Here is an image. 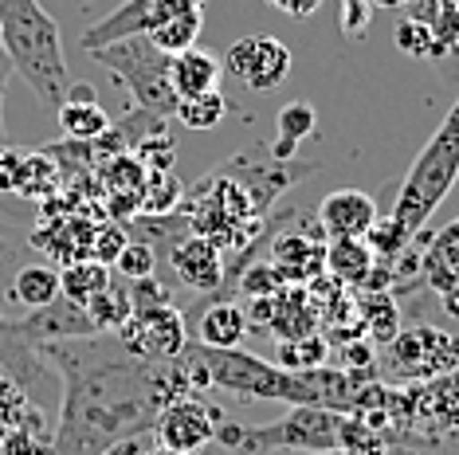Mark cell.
Returning a JSON list of instances; mask_svg holds the SVG:
<instances>
[{"instance_id":"6da1fadb","label":"cell","mask_w":459,"mask_h":455,"mask_svg":"<svg viewBox=\"0 0 459 455\" xmlns=\"http://www.w3.org/2000/svg\"><path fill=\"white\" fill-rule=\"evenodd\" d=\"M39 357L64 377L48 455H102L122 440L150 436L158 412L193 392L181 357L142 361L114 334L44 341Z\"/></svg>"},{"instance_id":"7a4b0ae2","label":"cell","mask_w":459,"mask_h":455,"mask_svg":"<svg viewBox=\"0 0 459 455\" xmlns=\"http://www.w3.org/2000/svg\"><path fill=\"white\" fill-rule=\"evenodd\" d=\"M0 51L48 110L64 107L67 56L59 20L39 0H0Z\"/></svg>"},{"instance_id":"3957f363","label":"cell","mask_w":459,"mask_h":455,"mask_svg":"<svg viewBox=\"0 0 459 455\" xmlns=\"http://www.w3.org/2000/svg\"><path fill=\"white\" fill-rule=\"evenodd\" d=\"M455 181H459V99L452 102V110L444 114V122L436 126L428 146L416 153V161L404 173L401 193H396L393 204V220H401L412 236H420L424 224L432 220V212L444 204V196L455 189Z\"/></svg>"},{"instance_id":"277c9868","label":"cell","mask_w":459,"mask_h":455,"mask_svg":"<svg viewBox=\"0 0 459 455\" xmlns=\"http://www.w3.org/2000/svg\"><path fill=\"white\" fill-rule=\"evenodd\" d=\"M346 412L318 408V405H290L287 416L244 428V424L221 420L216 443L232 455H275V451H338V428Z\"/></svg>"},{"instance_id":"5b68a950","label":"cell","mask_w":459,"mask_h":455,"mask_svg":"<svg viewBox=\"0 0 459 455\" xmlns=\"http://www.w3.org/2000/svg\"><path fill=\"white\" fill-rule=\"evenodd\" d=\"M91 59H99L122 87L130 90L134 110L153 114V118H173L177 95L169 82V56L150 44V36H130L118 44H107L91 51Z\"/></svg>"},{"instance_id":"8992f818","label":"cell","mask_w":459,"mask_h":455,"mask_svg":"<svg viewBox=\"0 0 459 455\" xmlns=\"http://www.w3.org/2000/svg\"><path fill=\"white\" fill-rule=\"evenodd\" d=\"M455 365H459V338L440 326H428V322L401 330L381 354L385 377L401 381V385L440 381L444 373H452Z\"/></svg>"},{"instance_id":"52a82bcc","label":"cell","mask_w":459,"mask_h":455,"mask_svg":"<svg viewBox=\"0 0 459 455\" xmlns=\"http://www.w3.org/2000/svg\"><path fill=\"white\" fill-rule=\"evenodd\" d=\"M221 420H224L221 408H212L208 400L189 392V397H177L158 412V420H153V443H161V448H169V451L196 455V451H204L208 443H216Z\"/></svg>"},{"instance_id":"ba28073f","label":"cell","mask_w":459,"mask_h":455,"mask_svg":"<svg viewBox=\"0 0 459 455\" xmlns=\"http://www.w3.org/2000/svg\"><path fill=\"white\" fill-rule=\"evenodd\" d=\"M114 338L142 361H173V357H181L185 341H189V326H185V314L173 303L145 306V310H134L130 322Z\"/></svg>"},{"instance_id":"9c48e42d","label":"cell","mask_w":459,"mask_h":455,"mask_svg":"<svg viewBox=\"0 0 459 455\" xmlns=\"http://www.w3.org/2000/svg\"><path fill=\"white\" fill-rule=\"evenodd\" d=\"M204 0H122L114 13H107L99 24H91L82 32V51H99L107 44H118V39L130 36H145L158 24L173 20L177 13H189V8H201Z\"/></svg>"},{"instance_id":"30bf717a","label":"cell","mask_w":459,"mask_h":455,"mask_svg":"<svg viewBox=\"0 0 459 455\" xmlns=\"http://www.w3.org/2000/svg\"><path fill=\"white\" fill-rule=\"evenodd\" d=\"M224 75L252 90H275L290 75V47L275 36H244L224 51Z\"/></svg>"},{"instance_id":"8fae6325","label":"cell","mask_w":459,"mask_h":455,"mask_svg":"<svg viewBox=\"0 0 459 455\" xmlns=\"http://www.w3.org/2000/svg\"><path fill=\"white\" fill-rule=\"evenodd\" d=\"M165 260H169L173 267V275L181 279L189 291H201V295H216V291H224V283H228V260H224V252L216 247L212 240H204V236H181L169 252H165Z\"/></svg>"},{"instance_id":"7c38bea8","label":"cell","mask_w":459,"mask_h":455,"mask_svg":"<svg viewBox=\"0 0 459 455\" xmlns=\"http://www.w3.org/2000/svg\"><path fill=\"white\" fill-rule=\"evenodd\" d=\"M4 334L13 338H24V341H36V346H44V341H67V338H95L99 326L91 322V314L75 303H67L64 295L56 298V303L39 306V310H28V318H20V322H4L0 326Z\"/></svg>"},{"instance_id":"4fadbf2b","label":"cell","mask_w":459,"mask_h":455,"mask_svg":"<svg viewBox=\"0 0 459 455\" xmlns=\"http://www.w3.org/2000/svg\"><path fill=\"white\" fill-rule=\"evenodd\" d=\"M416 240H420V279L452 314H459V216L436 236H416Z\"/></svg>"},{"instance_id":"5bb4252c","label":"cell","mask_w":459,"mask_h":455,"mask_svg":"<svg viewBox=\"0 0 459 455\" xmlns=\"http://www.w3.org/2000/svg\"><path fill=\"white\" fill-rule=\"evenodd\" d=\"M271 263L279 267L283 283L290 287H307L315 283L326 267V236L322 228H290L275 244H271Z\"/></svg>"},{"instance_id":"9a60e30c","label":"cell","mask_w":459,"mask_h":455,"mask_svg":"<svg viewBox=\"0 0 459 455\" xmlns=\"http://www.w3.org/2000/svg\"><path fill=\"white\" fill-rule=\"evenodd\" d=\"M185 326L201 346L239 349V341L247 338V310L232 298H204L193 314H185Z\"/></svg>"},{"instance_id":"2e32d148","label":"cell","mask_w":459,"mask_h":455,"mask_svg":"<svg viewBox=\"0 0 459 455\" xmlns=\"http://www.w3.org/2000/svg\"><path fill=\"white\" fill-rule=\"evenodd\" d=\"M373 224H377V204L361 189L330 193L318 209V228L326 240H365Z\"/></svg>"},{"instance_id":"e0dca14e","label":"cell","mask_w":459,"mask_h":455,"mask_svg":"<svg viewBox=\"0 0 459 455\" xmlns=\"http://www.w3.org/2000/svg\"><path fill=\"white\" fill-rule=\"evenodd\" d=\"M221 79H224V64L216 56H208V51H201V47L169 56V82H173L177 102L204 95V90H221Z\"/></svg>"},{"instance_id":"ac0fdd59","label":"cell","mask_w":459,"mask_h":455,"mask_svg":"<svg viewBox=\"0 0 459 455\" xmlns=\"http://www.w3.org/2000/svg\"><path fill=\"white\" fill-rule=\"evenodd\" d=\"M32 244L39 252L56 255L59 263H75V260H91V244H95V228L79 216H67L59 224H44L39 232H32Z\"/></svg>"},{"instance_id":"d6986e66","label":"cell","mask_w":459,"mask_h":455,"mask_svg":"<svg viewBox=\"0 0 459 455\" xmlns=\"http://www.w3.org/2000/svg\"><path fill=\"white\" fill-rule=\"evenodd\" d=\"M326 271L338 287H353L365 291L373 271H377V255L365 240H330L326 244Z\"/></svg>"},{"instance_id":"ffe728a7","label":"cell","mask_w":459,"mask_h":455,"mask_svg":"<svg viewBox=\"0 0 459 455\" xmlns=\"http://www.w3.org/2000/svg\"><path fill=\"white\" fill-rule=\"evenodd\" d=\"M4 291H8L13 303L28 306V310H39V306H48V303L59 298V271L48 267V263H24V267L13 271Z\"/></svg>"},{"instance_id":"44dd1931","label":"cell","mask_w":459,"mask_h":455,"mask_svg":"<svg viewBox=\"0 0 459 455\" xmlns=\"http://www.w3.org/2000/svg\"><path fill=\"white\" fill-rule=\"evenodd\" d=\"M318 126V114L315 107H310L307 99H299V102H287L283 110H279V118H275V146H271V158H279V161H295V150H299V142H307L310 133H315Z\"/></svg>"},{"instance_id":"7402d4cb","label":"cell","mask_w":459,"mask_h":455,"mask_svg":"<svg viewBox=\"0 0 459 455\" xmlns=\"http://www.w3.org/2000/svg\"><path fill=\"white\" fill-rule=\"evenodd\" d=\"M110 283H114V271L99 260H75L59 271V295L75 306H87L91 298H95L99 291H107Z\"/></svg>"},{"instance_id":"603a6c76","label":"cell","mask_w":459,"mask_h":455,"mask_svg":"<svg viewBox=\"0 0 459 455\" xmlns=\"http://www.w3.org/2000/svg\"><path fill=\"white\" fill-rule=\"evenodd\" d=\"M353 306H358L361 330L373 346H389L401 334V314H396V303L389 298V291H361V298Z\"/></svg>"},{"instance_id":"cb8c5ba5","label":"cell","mask_w":459,"mask_h":455,"mask_svg":"<svg viewBox=\"0 0 459 455\" xmlns=\"http://www.w3.org/2000/svg\"><path fill=\"white\" fill-rule=\"evenodd\" d=\"M396 47L404 51V56H412V59H424V64H432V59H444V56H452V47L440 39V32H436L428 20L420 16H404L401 24H396Z\"/></svg>"},{"instance_id":"d4e9b609","label":"cell","mask_w":459,"mask_h":455,"mask_svg":"<svg viewBox=\"0 0 459 455\" xmlns=\"http://www.w3.org/2000/svg\"><path fill=\"white\" fill-rule=\"evenodd\" d=\"M201 28H204V13L201 8H189V13H177L173 20H165V24H158L145 36H150V44L158 51H165V56H181V51L196 47Z\"/></svg>"},{"instance_id":"484cf974","label":"cell","mask_w":459,"mask_h":455,"mask_svg":"<svg viewBox=\"0 0 459 455\" xmlns=\"http://www.w3.org/2000/svg\"><path fill=\"white\" fill-rule=\"evenodd\" d=\"M56 114H59V130L71 142H95L110 130V114L99 102H64Z\"/></svg>"},{"instance_id":"4316f807","label":"cell","mask_w":459,"mask_h":455,"mask_svg":"<svg viewBox=\"0 0 459 455\" xmlns=\"http://www.w3.org/2000/svg\"><path fill=\"white\" fill-rule=\"evenodd\" d=\"M59 161H51L44 150L39 153H24V165H20V185H16V196H32V201H48V196L59 193Z\"/></svg>"},{"instance_id":"83f0119b","label":"cell","mask_w":459,"mask_h":455,"mask_svg":"<svg viewBox=\"0 0 459 455\" xmlns=\"http://www.w3.org/2000/svg\"><path fill=\"white\" fill-rule=\"evenodd\" d=\"M338 451L342 455H389V436H385V428L369 424L358 412H346L338 428Z\"/></svg>"},{"instance_id":"f1b7e54d","label":"cell","mask_w":459,"mask_h":455,"mask_svg":"<svg viewBox=\"0 0 459 455\" xmlns=\"http://www.w3.org/2000/svg\"><path fill=\"white\" fill-rule=\"evenodd\" d=\"M224 114H228V99L221 95V90H204V95H193V99H181V102H177L173 118L181 122L185 130L204 133V130H216V126H221Z\"/></svg>"},{"instance_id":"f546056e","label":"cell","mask_w":459,"mask_h":455,"mask_svg":"<svg viewBox=\"0 0 459 455\" xmlns=\"http://www.w3.org/2000/svg\"><path fill=\"white\" fill-rule=\"evenodd\" d=\"M330 357V341L322 334H307V338H290L279 341L275 349V365L290 369V373H307V369H322Z\"/></svg>"},{"instance_id":"4dcf8cb0","label":"cell","mask_w":459,"mask_h":455,"mask_svg":"<svg viewBox=\"0 0 459 455\" xmlns=\"http://www.w3.org/2000/svg\"><path fill=\"white\" fill-rule=\"evenodd\" d=\"M91 314V322L99 326V334H118L122 326L130 322L134 306H130V291H122L118 283H110L107 291H99L95 298H91L87 306H82Z\"/></svg>"},{"instance_id":"1f68e13d","label":"cell","mask_w":459,"mask_h":455,"mask_svg":"<svg viewBox=\"0 0 459 455\" xmlns=\"http://www.w3.org/2000/svg\"><path fill=\"white\" fill-rule=\"evenodd\" d=\"M412 240H416V236L401 220H393V216H389V220H377V224L369 228V236H365V244L373 247V255H377V260L385 255V263H393L396 255L409 252Z\"/></svg>"},{"instance_id":"d6a6232c","label":"cell","mask_w":459,"mask_h":455,"mask_svg":"<svg viewBox=\"0 0 459 455\" xmlns=\"http://www.w3.org/2000/svg\"><path fill=\"white\" fill-rule=\"evenodd\" d=\"M158 263H161V255L153 252L145 240H130L126 247H122V255L114 260L110 271H118L122 279H130V283H138V279H150L153 271H158Z\"/></svg>"},{"instance_id":"836d02e7","label":"cell","mask_w":459,"mask_h":455,"mask_svg":"<svg viewBox=\"0 0 459 455\" xmlns=\"http://www.w3.org/2000/svg\"><path fill=\"white\" fill-rule=\"evenodd\" d=\"M130 244V224H118V220H107L102 228H95V244H91V260L114 267V260L122 255V247Z\"/></svg>"},{"instance_id":"e575fe53","label":"cell","mask_w":459,"mask_h":455,"mask_svg":"<svg viewBox=\"0 0 459 455\" xmlns=\"http://www.w3.org/2000/svg\"><path fill=\"white\" fill-rule=\"evenodd\" d=\"M134 291H130V306L134 310H145V306H169L173 303V295L165 291V283H158V275H150V279H138V283H130Z\"/></svg>"},{"instance_id":"d590c367","label":"cell","mask_w":459,"mask_h":455,"mask_svg":"<svg viewBox=\"0 0 459 455\" xmlns=\"http://www.w3.org/2000/svg\"><path fill=\"white\" fill-rule=\"evenodd\" d=\"M20 165H24V153L13 146H0V196H16Z\"/></svg>"},{"instance_id":"8d00e7d4","label":"cell","mask_w":459,"mask_h":455,"mask_svg":"<svg viewBox=\"0 0 459 455\" xmlns=\"http://www.w3.org/2000/svg\"><path fill=\"white\" fill-rule=\"evenodd\" d=\"M8 82H13V64H8V56L0 51V146H8V133H4V95H8Z\"/></svg>"},{"instance_id":"74e56055","label":"cell","mask_w":459,"mask_h":455,"mask_svg":"<svg viewBox=\"0 0 459 455\" xmlns=\"http://www.w3.org/2000/svg\"><path fill=\"white\" fill-rule=\"evenodd\" d=\"M271 4L283 8L287 16H310V13H315V8L322 4V0H271Z\"/></svg>"},{"instance_id":"f35d334b","label":"cell","mask_w":459,"mask_h":455,"mask_svg":"<svg viewBox=\"0 0 459 455\" xmlns=\"http://www.w3.org/2000/svg\"><path fill=\"white\" fill-rule=\"evenodd\" d=\"M64 102H99V95H95V87H91V82H71Z\"/></svg>"},{"instance_id":"ab89813d","label":"cell","mask_w":459,"mask_h":455,"mask_svg":"<svg viewBox=\"0 0 459 455\" xmlns=\"http://www.w3.org/2000/svg\"><path fill=\"white\" fill-rule=\"evenodd\" d=\"M142 443H145V436H138V440H122V443H114L110 451H102V455H138L142 451Z\"/></svg>"},{"instance_id":"60d3db41","label":"cell","mask_w":459,"mask_h":455,"mask_svg":"<svg viewBox=\"0 0 459 455\" xmlns=\"http://www.w3.org/2000/svg\"><path fill=\"white\" fill-rule=\"evenodd\" d=\"M436 13H440V0H416V13H412V16H420V20H428V24H432Z\"/></svg>"},{"instance_id":"b9f144b4","label":"cell","mask_w":459,"mask_h":455,"mask_svg":"<svg viewBox=\"0 0 459 455\" xmlns=\"http://www.w3.org/2000/svg\"><path fill=\"white\" fill-rule=\"evenodd\" d=\"M8 271H13V252H8V244L0 240V283L8 279Z\"/></svg>"},{"instance_id":"7bdbcfd3","label":"cell","mask_w":459,"mask_h":455,"mask_svg":"<svg viewBox=\"0 0 459 455\" xmlns=\"http://www.w3.org/2000/svg\"><path fill=\"white\" fill-rule=\"evenodd\" d=\"M138 455H185V451H169V448H161V443H150V436H145Z\"/></svg>"},{"instance_id":"ee69618b","label":"cell","mask_w":459,"mask_h":455,"mask_svg":"<svg viewBox=\"0 0 459 455\" xmlns=\"http://www.w3.org/2000/svg\"><path fill=\"white\" fill-rule=\"evenodd\" d=\"M404 4H416V0H369V8H404Z\"/></svg>"},{"instance_id":"f6af8a7d","label":"cell","mask_w":459,"mask_h":455,"mask_svg":"<svg viewBox=\"0 0 459 455\" xmlns=\"http://www.w3.org/2000/svg\"><path fill=\"white\" fill-rule=\"evenodd\" d=\"M444 381H447V385H455V389H459V365L452 369V373H444Z\"/></svg>"},{"instance_id":"bcb514c9","label":"cell","mask_w":459,"mask_h":455,"mask_svg":"<svg viewBox=\"0 0 459 455\" xmlns=\"http://www.w3.org/2000/svg\"><path fill=\"white\" fill-rule=\"evenodd\" d=\"M310 455H342V451H310Z\"/></svg>"},{"instance_id":"7dc6e473","label":"cell","mask_w":459,"mask_h":455,"mask_svg":"<svg viewBox=\"0 0 459 455\" xmlns=\"http://www.w3.org/2000/svg\"><path fill=\"white\" fill-rule=\"evenodd\" d=\"M0 455H4V436H0Z\"/></svg>"},{"instance_id":"c3c4849f","label":"cell","mask_w":459,"mask_h":455,"mask_svg":"<svg viewBox=\"0 0 459 455\" xmlns=\"http://www.w3.org/2000/svg\"><path fill=\"white\" fill-rule=\"evenodd\" d=\"M452 4H455V8H459V0H452Z\"/></svg>"}]
</instances>
